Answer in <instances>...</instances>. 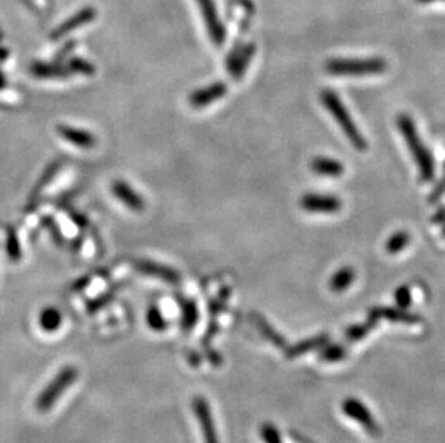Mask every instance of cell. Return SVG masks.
Listing matches in <instances>:
<instances>
[{
  "label": "cell",
  "instance_id": "obj_1",
  "mask_svg": "<svg viewBox=\"0 0 445 443\" xmlns=\"http://www.w3.org/2000/svg\"><path fill=\"white\" fill-rule=\"evenodd\" d=\"M396 124H398V128L402 133V135L408 144V149H409L412 157L415 159V163H417V166H418L421 180L425 183L431 182L434 179V174H435L434 159L428 150V147L421 141V137L418 135L415 123L411 120L409 115L399 114Z\"/></svg>",
  "mask_w": 445,
  "mask_h": 443
},
{
  "label": "cell",
  "instance_id": "obj_2",
  "mask_svg": "<svg viewBox=\"0 0 445 443\" xmlns=\"http://www.w3.org/2000/svg\"><path fill=\"white\" fill-rule=\"evenodd\" d=\"M320 98H321L324 108L332 114L336 123L340 126L342 131L346 134L347 140L356 147V149L365 150L368 147V143H366L365 137L361 134V131L358 130V126L353 123L350 114L347 112L346 107L343 105L340 98L336 95V93L330 91V90H324L321 93Z\"/></svg>",
  "mask_w": 445,
  "mask_h": 443
},
{
  "label": "cell",
  "instance_id": "obj_3",
  "mask_svg": "<svg viewBox=\"0 0 445 443\" xmlns=\"http://www.w3.org/2000/svg\"><path fill=\"white\" fill-rule=\"evenodd\" d=\"M325 71L336 77L378 75L387 71L388 65L382 58L368 59H330L324 65Z\"/></svg>",
  "mask_w": 445,
  "mask_h": 443
},
{
  "label": "cell",
  "instance_id": "obj_4",
  "mask_svg": "<svg viewBox=\"0 0 445 443\" xmlns=\"http://www.w3.org/2000/svg\"><path fill=\"white\" fill-rule=\"evenodd\" d=\"M78 377V370L74 366H65L61 369L49 383V385L41 392L37 399V409L42 413L51 410L55 403L64 395L67 389H70Z\"/></svg>",
  "mask_w": 445,
  "mask_h": 443
},
{
  "label": "cell",
  "instance_id": "obj_5",
  "mask_svg": "<svg viewBox=\"0 0 445 443\" xmlns=\"http://www.w3.org/2000/svg\"><path fill=\"white\" fill-rule=\"evenodd\" d=\"M342 410L349 419L358 422L370 436L378 437L380 435L379 423L373 419L370 410L361 400L354 397L346 399L342 403Z\"/></svg>",
  "mask_w": 445,
  "mask_h": 443
},
{
  "label": "cell",
  "instance_id": "obj_6",
  "mask_svg": "<svg viewBox=\"0 0 445 443\" xmlns=\"http://www.w3.org/2000/svg\"><path fill=\"white\" fill-rule=\"evenodd\" d=\"M202 18L205 20L207 34H209L211 41L217 45L221 46L225 42L226 38V31L225 26L218 15V9L215 5V0H196Z\"/></svg>",
  "mask_w": 445,
  "mask_h": 443
},
{
  "label": "cell",
  "instance_id": "obj_7",
  "mask_svg": "<svg viewBox=\"0 0 445 443\" xmlns=\"http://www.w3.org/2000/svg\"><path fill=\"white\" fill-rule=\"evenodd\" d=\"M192 409L196 415V419L200 426V432L203 436V443H221L219 436L215 428L214 416L209 407V403L202 396H196L192 400Z\"/></svg>",
  "mask_w": 445,
  "mask_h": 443
},
{
  "label": "cell",
  "instance_id": "obj_8",
  "mask_svg": "<svg viewBox=\"0 0 445 443\" xmlns=\"http://www.w3.org/2000/svg\"><path fill=\"white\" fill-rule=\"evenodd\" d=\"M255 53V45L254 44H240L235 45L231 51V53L226 56V68L229 70L231 75L235 79H241L248 68V65L252 61V56Z\"/></svg>",
  "mask_w": 445,
  "mask_h": 443
},
{
  "label": "cell",
  "instance_id": "obj_9",
  "mask_svg": "<svg viewBox=\"0 0 445 443\" xmlns=\"http://www.w3.org/2000/svg\"><path fill=\"white\" fill-rule=\"evenodd\" d=\"M300 204L310 213H337L342 209L340 199L330 194H304Z\"/></svg>",
  "mask_w": 445,
  "mask_h": 443
},
{
  "label": "cell",
  "instance_id": "obj_10",
  "mask_svg": "<svg viewBox=\"0 0 445 443\" xmlns=\"http://www.w3.org/2000/svg\"><path fill=\"white\" fill-rule=\"evenodd\" d=\"M225 94H226V85L222 82H215L209 86L202 88V90L192 93L189 97V103L195 108H203V107H207L209 104L221 100Z\"/></svg>",
  "mask_w": 445,
  "mask_h": 443
},
{
  "label": "cell",
  "instance_id": "obj_11",
  "mask_svg": "<svg viewBox=\"0 0 445 443\" xmlns=\"http://www.w3.org/2000/svg\"><path fill=\"white\" fill-rule=\"evenodd\" d=\"M136 268L141 272V274H146V275H150V277H155V278H159L165 282H169V284H177L181 279L179 274H177V271L169 268V267H165V265H160V263H156V262H150V260H138L136 262Z\"/></svg>",
  "mask_w": 445,
  "mask_h": 443
},
{
  "label": "cell",
  "instance_id": "obj_12",
  "mask_svg": "<svg viewBox=\"0 0 445 443\" xmlns=\"http://www.w3.org/2000/svg\"><path fill=\"white\" fill-rule=\"evenodd\" d=\"M94 18H96V11H94L93 8H85V9H82L81 12L75 13V15H74L72 18H70L68 20H65L61 26L56 27L55 31L52 32L51 38H52V39H61L63 37H65V35H68L70 32L75 31V29L81 27L82 25L94 20Z\"/></svg>",
  "mask_w": 445,
  "mask_h": 443
},
{
  "label": "cell",
  "instance_id": "obj_13",
  "mask_svg": "<svg viewBox=\"0 0 445 443\" xmlns=\"http://www.w3.org/2000/svg\"><path fill=\"white\" fill-rule=\"evenodd\" d=\"M111 190H112L114 196L122 203H124L130 211L141 212L144 209V201H143L141 196L138 193H136L126 182H122V180L114 182Z\"/></svg>",
  "mask_w": 445,
  "mask_h": 443
},
{
  "label": "cell",
  "instance_id": "obj_14",
  "mask_svg": "<svg viewBox=\"0 0 445 443\" xmlns=\"http://www.w3.org/2000/svg\"><path fill=\"white\" fill-rule=\"evenodd\" d=\"M56 131L64 140L77 147H81V149H93L96 145V137L88 131L77 130L68 126H58Z\"/></svg>",
  "mask_w": 445,
  "mask_h": 443
},
{
  "label": "cell",
  "instance_id": "obj_15",
  "mask_svg": "<svg viewBox=\"0 0 445 443\" xmlns=\"http://www.w3.org/2000/svg\"><path fill=\"white\" fill-rule=\"evenodd\" d=\"M250 318H251L252 324L255 326V329L259 331V334L265 340H269L270 343H273L278 348H285L287 347V341L284 340V337L262 315H259L257 312H252L250 315Z\"/></svg>",
  "mask_w": 445,
  "mask_h": 443
},
{
  "label": "cell",
  "instance_id": "obj_16",
  "mask_svg": "<svg viewBox=\"0 0 445 443\" xmlns=\"http://www.w3.org/2000/svg\"><path fill=\"white\" fill-rule=\"evenodd\" d=\"M328 343H329V336L320 334V336H316V337H311V338L302 340L300 343H297L295 345L288 347L285 350V354H287L288 359L300 357V356H303V354H307V352H310L313 350H318V348L324 347Z\"/></svg>",
  "mask_w": 445,
  "mask_h": 443
},
{
  "label": "cell",
  "instance_id": "obj_17",
  "mask_svg": "<svg viewBox=\"0 0 445 443\" xmlns=\"http://www.w3.org/2000/svg\"><path fill=\"white\" fill-rule=\"evenodd\" d=\"M379 319L380 318H387L392 322H401V324H406V326H418L421 324V318L418 315H413L406 312L402 308H387V307H379V308H373L372 310Z\"/></svg>",
  "mask_w": 445,
  "mask_h": 443
},
{
  "label": "cell",
  "instance_id": "obj_18",
  "mask_svg": "<svg viewBox=\"0 0 445 443\" xmlns=\"http://www.w3.org/2000/svg\"><path fill=\"white\" fill-rule=\"evenodd\" d=\"M311 168L314 173L324 177H340L344 171V166L330 157H316L311 161Z\"/></svg>",
  "mask_w": 445,
  "mask_h": 443
},
{
  "label": "cell",
  "instance_id": "obj_19",
  "mask_svg": "<svg viewBox=\"0 0 445 443\" xmlns=\"http://www.w3.org/2000/svg\"><path fill=\"white\" fill-rule=\"evenodd\" d=\"M378 321H379V317L373 311H370L366 322L359 324V326H353L346 331V338L352 343L365 338L378 326Z\"/></svg>",
  "mask_w": 445,
  "mask_h": 443
},
{
  "label": "cell",
  "instance_id": "obj_20",
  "mask_svg": "<svg viewBox=\"0 0 445 443\" xmlns=\"http://www.w3.org/2000/svg\"><path fill=\"white\" fill-rule=\"evenodd\" d=\"M354 271L349 267L346 268H342L339 270L330 279L329 282V286H330V291L336 292V293H340V292H344L354 281Z\"/></svg>",
  "mask_w": 445,
  "mask_h": 443
},
{
  "label": "cell",
  "instance_id": "obj_21",
  "mask_svg": "<svg viewBox=\"0 0 445 443\" xmlns=\"http://www.w3.org/2000/svg\"><path fill=\"white\" fill-rule=\"evenodd\" d=\"M347 356V350L340 344H332L321 347V351L318 354V360L324 363H337L344 360Z\"/></svg>",
  "mask_w": 445,
  "mask_h": 443
},
{
  "label": "cell",
  "instance_id": "obj_22",
  "mask_svg": "<svg viewBox=\"0 0 445 443\" xmlns=\"http://www.w3.org/2000/svg\"><path fill=\"white\" fill-rule=\"evenodd\" d=\"M31 72L38 78H65L70 75L68 70H64V68L56 67V65L41 64V62L34 64L31 67Z\"/></svg>",
  "mask_w": 445,
  "mask_h": 443
},
{
  "label": "cell",
  "instance_id": "obj_23",
  "mask_svg": "<svg viewBox=\"0 0 445 443\" xmlns=\"http://www.w3.org/2000/svg\"><path fill=\"white\" fill-rule=\"evenodd\" d=\"M182 327L185 331H191L198 322L199 318V312H198V307L196 303L192 300L183 301L182 304Z\"/></svg>",
  "mask_w": 445,
  "mask_h": 443
},
{
  "label": "cell",
  "instance_id": "obj_24",
  "mask_svg": "<svg viewBox=\"0 0 445 443\" xmlns=\"http://www.w3.org/2000/svg\"><path fill=\"white\" fill-rule=\"evenodd\" d=\"M61 314L55 308H46L41 312L39 324L45 331H55L61 326Z\"/></svg>",
  "mask_w": 445,
  "mask_h": 443
},
{
  "label": "cell",
  "instance_id": "obj_25",
  "mask_svg": "<svg viewBox=\"0 0 445 443\" xmlns=\"http://www.w3.org/2000/svg\"><path fill=\"white\" fill-rule=\"evenodd\" d=\"M409 244V234L404 230H399L396 233H394L391 238L387 241V245H385V249H387L388 253L395 255L401 251H404Z\"/></svg>",
  "mask_w": 445,
  "mask_h": 443
},
{
  "label": "cell",
  "instance_id": "obj_26",
  "mask_svg": "<svg viewBox=\"0 0 445 443\" xmlns=\"http://www.w3.org/2000/svg\"><path fill=\"white\" fill-rule=\"evenodd\" d=\"M259 433H261V437L265 443H283L280 432L271 423H264L259 429Z\"/></svg>",
  "mask_w": 445,
  "mask_h": 443
},
{
  "label": "cell",
  "instance_id": "obj_27",
  "mask_svg": "<svg viewBox=\"0 0 445 443\" xmlns=\"http://www.w3.org/2000/svg\"><path fill=\"white\" fill-rule=\"evenodd\" d=\"M147 322L153 330H165L167 327V324L165 321V318L162 317L160 311L156 307H152L147 312Z\"/></svg>",
  "mask_w": 445,
  "mask_h": 443
},
{
  "label": "cell",
  "instance_id": "obj_28",
  "mask_svg": "<svg viewBox=\"0 0 445 443\" xmlns=\"http://www.w3.org/2000/svg\"><path fill=\"white\" fill-rule=\"evenodd\" d=\"M395 301L399 308L406 310L412 303V295L408 286H399L395 292Z\"/></svg>",
  "mask_w": 445,
  "mask_h": 443
},
{
  "label": "cell",
  "instance_id": "obj_29",
  "mask_svg": "<svg viewBox=\"0 0 445 443\" xmlns=\"http://www.w3.org/2000/svg\"><path fill=\"white\" fill-rule=\"evenodd\" d=\"M6 249H8V255L11 256V259L18 260V259L20 258V248H19V244H18V239H16V234L13 233V230H11L9 234H8V245H6Z\"/></svg>",
  "mask_w": 445,
  "mask_h": 443
},
{
  "label": "cell",
  "instance_id": "obj_30",
  "mask_svg": "<svg viewBox=\"0 0 445 443\" xmlns=\"http://www.w3.org/2000/svg\"><path fill=\"white\" fill-rule=\"evenodd\" d=\"M70 68L74 72H81V74H85V75H93L94 74V67L91 64L82 61V59H72L71 64H70Z\"/></svg>",
  "mask_w": 445,
  "mask_h": 443
},
{
  "label": "cell",
  "instance_id": "obj_31",
  "mask_svg": "<svg viewBox=\"0 0 445 443\" xmlns=\"http://www.w3.org/2000/svg\"><path fill=\"white\" fill-rule=\"evenodd\" d=\"M444 193H445V167H444V176H442V179H441V182L438 183L437 189L432 192L430 200H431V201H437Z\"/></svg>",
  "mask_w": 445,
  "mask_h": 443
},
{
  "label": "cell",
  "instance_id": "obj_32",
  "mask_svg": "<svg viewBox=\"0 0 445 443\" xmlns=\"http://www.w3.org/2000/svg\"><path fill=\"white\" fill-rule=\"evenodd\" d=\"M207 357H209V362L214 364V366H219L222 363V357L219 356V352L214 351V350H209L207 351Z\"/></svg>",
  "mask_w": 445,
  "mask_h": 443
},
{
  "label": "cell",
  "instance_id": "obj_33",
  "mask_svg": "<svg viewBox=\"0 0 445 443\" xmlns=\"http://www.w3.org/2000/svg\"><path fill=\"white\" fill-rule=\"evenodd\" d=\"M445 220V209H439V212L434 216V222L442 223Z\"/></svg>",
  "mask_w": 445,
  "mask_h": 443
},
{
  "label": "cell",
  "instance_id": "obj_34",
  "mask_svg": "<svg viewBox=\"0 0 445 443\" xmlns=\"http://www.w3.org/2000/svg\"><path fill=\"white\" fill-rule=\"evenodd\" d=\"M417 2H420V4H431V2H434V0H417Z\"/></svg>",
  "mask_w": 445,
  "mask_h": 443
},
{
  "label": "cell",
  "instance_id": "obj_35",
  "mask_svg": "<svg viewBox=\"0 0 445 443\" xmlns=\"http://www.w3.org/2000/svg\"><path fill=\"white\" fill-rule=\"evenodd\" d=\"M5 85V79H4V77L0 75V88H2Z\"/></svg>",
  "mask_w": 445,
  "mask_h": 443
},
{
  "label": "cell",
  "instance_id": "obj_36",
  "mask_svg": "<svg viewBox=\"0 0 445 443\" xmlns=\"http://www.w3.org/2000/svg\"><path fill=\"white\" fill-rule=\"evenodd\" d=\"M444 223H445V220H444ZM444 236H445V225H444Z\"/></svg>",
  "mask_w": 445,
  "mask_h": 443
}]
</instances>
